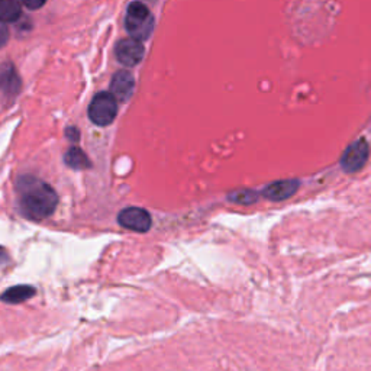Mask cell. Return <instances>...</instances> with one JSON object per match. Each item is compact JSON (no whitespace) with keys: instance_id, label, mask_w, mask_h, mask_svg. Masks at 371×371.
<instances>
[{"instance_id":"cell-10","label":"cell","mask_w":371,"mask_h":371,"mask_svg":"<svg viewBox=\"0 0 371 371\" xmlns=\"http://www.w3.org/2000/svg\"><path fill=\"white\" fill-rule=\"evenodd\" d=\"M35 295V288L31 287V286H16V287H12L9 288V290H6L2 296H0V299H2L4 302L6 303H22L28 299H31L32 296Z\"/></svg>"},{"instance_id":"cell-6","label":"cell","mask_w":371,"mask_h":371,"mask_svg":"<svg viewBox=\"0 0 371 371\" xmlns=\"http://www.w3.org/2000/svg\"><path fill=\"white\" fill-rule=\"evenodd\" d=\"M144 52H146V50H144L142 44L134 38L120 39L115 48L118 61L125 67H134L139 64V61L144 57Z\"/></svg>"},{"instance_id":"cell-5","label":"cell","mask_w":371,"mask_h":371,"mask_svg":"<svg viewBox=\"0 0 371 371\" xmlns=\"http://www.w3.org/2000/svg\"><path fill=\"white\" fill-rule=\"evenodd\" d=\"M118 222L123 228L135 232H147L153 225L151 215L142 208H127L120 211Z\"/></svg>"},{"instance_id":"cell-7","label":"cell","mask_w":371,"mask_h":371,"mask_svg":"<svg viewBox=\"0 0 371 371\" xmlns=\"http://www.w3.org/2000/svg\"><path fill=\"white\" fill-rule=\"evenodd\" d=\"M135 86L134 76L128 70H120L113 74L111 81V94L120 102H125L131 97Z\"/></svg>"},{"instance_id":"cell-2","label":"cell","mask_w":371,"mask_h":371,"mask_svg":"<svg viewBox=\"0 0 371 371\" xmlns=\"http://www.w3.org/2000/svg\"><path fill=\"white\" fill-rule=\"evenodd\" d=\"M125 28L131 38L139 41V43L148 39L154 29V18L150 9L141 2L130 4L127 9Z\"/></svg>"},{"instance_id":"cell-11","label":"cell","mask_w":371,"mask_h":371,"mask_svg":"<svg viewBox=\"0 0 371 371\" xmlns=\"http://www.w3.org/2000/svg\"><path fill=\"white\" fill-rule=\"evenodd\" d=\"M22 15V4L12 0H0V22H16Z\"/></svg>"},{"instance_id":"cell-12","label":"cell","mask_w":371,"mask_h":371,"mask_svg":"<svg viewBox=\"0 0 371 371\" xmlns=\"http://www.w3.org/2000/svg\"><path fill=\"white\" fill-rule=\"evenodd\" d=\"M64 160H66L67 166L74 169V170H85V169L90 167V161H89L88 155L83 151H81L80 148H77V147L70 148L66 153Z\"/></svg>"},{"instance_id":"cell-4","label":"cell","mask_w":371,"mask_h":371,"mask_svg":"<svg viewBox=\"0 0 371 371\" xmlns=\"http://www.w3.org/2000/svg\"><path fill=\"white\" fill-rule=\"evenodd\" d=\"M368 158V144L365 139H358L349 146L341 157V167L345 173L360 172Z\"/></svg>"},{"instance_id":"cell-15","label":"cell","mask_w":371,"mask_h":371,"mask_svg":"<svg viewBox=\"0 0 371 371\" xmlns=\"http://www.w3.org/2000/svg\"><path fill=\"white\" fill-rule=\"evenodd\" d=\"M66 135L71 139V141H78V138H80V132L74 128V127H71V128H69L67 130V132H66Z\"/></svg>"},{"instance_id":"cell-13","label":"cell","mask_w":371,"mask_h":371,"mask_svg":"<svg viewBox=\"0 0 371 371\" xmlns=\"http://www.w3.org/2000/svg\"><path fill=\"white\" fill-rule=\"evenodd\" d=\"M257 199H258L257 192H254V190H246V189H245V190L241 189V190L232 192V193L230 195V200H232V202H235V203H239V204H251V203H254Z\"/></svg>"},{"instance_id":"cell-1","label":"cell","mask_w":371,"mask_h":371,"mask_svg":"<svg viewBox=\"0 0 371 371\" xmlns=\"http://www.w3.org/2000/svg\"><path fill=\"white\" fill-rule=\"evenodd\" d=\"M18 193L20 212L32 220L51 216L58 204V196L51 186L32 176L18 180Z\"/></svg>"},{"instance_id":"cell-9","label":"cell","mask_w":371,"mask_h":371,"mask_svg":"<svg viewBox=\"0 0 371 371\" xmlns=\"http://www.w3.org/2000/svg\"><path fill=\"white\" fill-rule=\"evenodd\" d=\"M0 89H2L5 94L15 96L19 93L20 80L12 66H9L8 70L5 69L2 70V73H0Z\"/></svg>"},{"instance_id":"cell-14","label":"cell","mask_w":371,"mask_h":371,"mask_svg":"<svg viewBox=\"0 0 371 371\" xmlns=\"http://www.w3.org/2000/svg\"><path fill=\"white\" fill-rule=\"evenodd\" d=\"M9 41V29H8V25L0 22V48L5 47L8 44Z\"/></svg>"},{"instance_id":"cell-8","label":"cell","mask_w":371,"mask_h":371,"mask_svg":"<svg viewBox=\"0 0 371 371\" xmlns=\"http://www.w3.org/2000/svg\"><path fill=\"white\" fill-rule=\"evenodd\" d=\"M299 180H280L274 181L262 190V195L269 200H286L292 197L299 189Z\"/></svg>"},{"instance_id":"cell-16","label":"cell","mask_w":371,"mask_h":371,"mask_svg":"<svg viewBox=\"0 0 371 371\" xmlns=\"http://www.w3.org/2000/svg\"><path fill=\"white\" fill-rule=\"evenodd\" d=\"M44 5H46L44 2H35V4H34V2H27V4H24V6H27L28 9H32V10H34V9H39V8H43Z\"/></svg>"},{"instance_id":"cell-3","label":"cell","mask_w":371,"mask_h":371,"mask_svg":"<svg viewBox=\"0 0 371 371\" xmlns=\"http://www.w3.org/2000/svg\"><path fill=\"white\" fill-rule=\"evenodd\" d=\"M118 115V102L108 92H99L90 102L89 118L97 127H108Z\"/></svg>"}]
</instances>
